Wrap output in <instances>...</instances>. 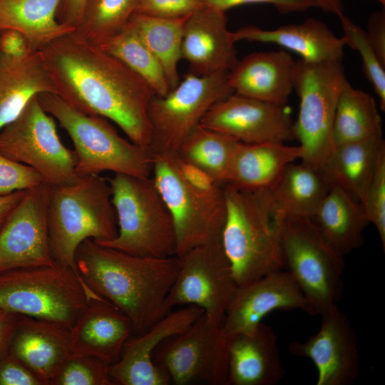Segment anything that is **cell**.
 <instances>
[{
  "instance_id": "obj_15",
  "label": "cell",
  "mask_w": 385,
  "mask_h": 385,
  "mask_svg": "<svg viewBox=\"0 0 385 385\" xmlns=\"http://www.w3.org/2000/svg\"><path fill=\"white\" fill-rule=\"evenodd\" d=\"M51 187L41 183L26 190L0 232V273L52 266L48 209Z\"/></svg>"
},
{
  "instance_id": "obj_26",
  "label": "cell",
  "mask_w": 385,
  "mask_h": 385,
  "mask_svg": "<svg viewBox=\"0 0 385 385\" xmlns=\"http://www.w3.org/2000/svg\"><path fill=\"white\" fill-rule=\"evenodd\" d=\"M42 93H56V88L40 51L21 57L0 51V130Z\"/></svg>"
},
{
  "instance_id": "obj_29",
  "label": "cell",
  "mask_w": 385,
  "mask_h": 385,
  "mask_svg": "<svg viewBox=\"0 0 385 385\" xmlns=\"http://www.w3.org/2000/svg\"><path fill=\"white\" fill-rule=\"evenodd\" d=\"M313 220L326 242L343 256L361 245L369 224L361 204L337 186H330Z\"/></svg>"
},
{
  "instance_id": "obj_25",
  "label": "cell",
  "mask_w": 385,
  "mask_h": 385,
  "mask_svg": "<svg viewBox=\"0 0 385 385\" xmlns=\"http://www.w3.org/2000/svg\"><path fill=\"white\" fill-rule=\"evenodd\" d=\"M69 328L19 314L9 351L43 383L50 385L58 368L71 351Z\"/></svg>"
},
{
  "instance_id": "obj_27",
  "label": "cell",
  "mask_w": 385,
  "mask_h": 385,
  "mask_svg": "<svg viewBox=\"0 0 385 385\" xmlns=\"http://www.w3.org/2000/svg\"><path fill=\"white\" fill-rule=\"evenodd\" d=\"M304 154L300 145L240 142L230 160L225 183L246 189L271 188L285 168L297 159L302 160Z\"/></svg>"
},
{
  "instance_id": "obj_10",
  "label": "cell",
  "mask_w": 385,
  "mask_h": 385,
  "mask_svg": "<svg viewBox=\"0 0 385 385\" xmlns=\"http://www.w3.org/2000/svg\"><path fill=\"white\" fill-rule=\"evenodd\" d=\"M0 153L34 168L51 188L79 178L73 150L61 142L53 118L43 110L37 96L0 130Z\"/></svg>"
},
{
  "instance_id": "obj_18",
  "label": "cell",
  "mask_w": 385,
  "mask_h": 385,
  "mask_svg": "<svg viewBox=\"0 0 385 385\" xmlns=\"http://www.w3.org/2000/svg\"><path fill=\"white\" fill-rule=\"evenodd\" d=\"M280 309H301L312 314L302 291L282 270L237 287L221 325L222 332L228 338L252 331L266 315Z\"/></svg>"
},
{
  "instance_id": "obj_9",
  "label": "cell",
  "mask_w": 385,
  "mask_h": 385,
  "mask_svg": "<svg viewBox=\"0 0 385 385\" xmlns=\"http://www.w3.org/2000/svg\"><path fill=\"white\" fill-rule=\"evenodd\" d=\"M347 81L342 63L295 62L293 90L299 108L293 123L294 137L304 150L302 163L320 172L334 148L337 103Z\"/></svg>"
},
{
  "instance_id": "obj_2",
  "label": "cell",
  "mask_w": 385,
  "mask_h": 385,
  "mask_svg": "<svg viewBox=\"0 0 385 385\" xmlns=\"http://www.w3.org/2000/svg\"><path fill=\"white\" fill-rule=\"evenodd\" d=\"M77 271L86 286L130 320L133 335L149 329L171 310L166 300L179 258L130 255L88 239L78 247Z\"/></svg>"
},
{
  "instance_id": "obj_36",
  "label": "cell",
  "mask_w": 385,
  "mask_h": 385,
  "mask_svg": "<svg viewBox=\"0 0 385 385\" xmlns=\"http://www.w3.org/2000/svg\"><path fill=\"white\" fill-rule=\"evenodd\" d=\"M140 0H86L75 33L100 46L118 33L135 13Z\"/></svg>"
},
{
  "instance_id": "obj_31",
  "label": "cell",
  "mask_w": 385,
  "mask_h": 385,
  "mask_svg": "<svg viewBox=\"0 0 385 385\" xmlns=\"http://www.w3.org/2000/svg\"><path fill=\"white\" fill-rule=\"evenodd\" d=\"M329 188L320 171L302 163H292L271 190L284 218L313 219Z\"/></svg>"
},
{
  "instance_id": "obj_41",
  "label": "cell",
  "mask_w": 385,
  "mask_h": 385,
  "mask_svg": "<svg viewBox=\"0 0 385 385\" xmlns=\"http://www.w3.org/2000/svg\"><path fill=\"white\" fill-rule=\"evenodd\" d=\"M205 4L201 0H140L135 13L161 18L185 17Z\"/></svg>"
},
{
  "instance_id": "obj_51",
  "label": "cell",
  "mask_w": 385,
  "mask_h": 385,
  "mask_svg": "<svg viewBox=\"0 0 385 385\" xmlns=\"http://www.w3.org/2000/svg\"><path fill=\"white\" fill-rule=\"evenodd\" d=\"M376 1H378L379 3L381 4L383 6L385 4V0H374Z\"/></svg>"
},
{
  "instance_id": "obj_17",
  "label": "cell",
  "mask_w": 385,
  "mask_h": 385,
  "mask_svg": "<svg viewBox=\"0 0 385 385\" xmlns=\"http://www.w3.org/2000/svg\"><path fill=\"white\" fill-rule=\"evenodd\" d=\"M321 317L318 332L305 342H291L288 350L313 362L317 370V385H349L359 372L356 334L338 305Z\"/></svg>"
},
{
  "instance_id": "obj_48",
  "label": "cell",
  "mask_w": 385,
  "mask_h": 385,
  "mask_svg": "<svg viewBox=\"0 0 385 385\" xmlns=\"http://www.w3.org/2000/svg\"><path fill=\"white\" fill-rule=\"evenodd\" d=\"M86 0H62L57 11V20L63 24L77 27Z\"/></svg>"
},
{
  "instance_id": "obj_44",
  "label": "cell",
  "mask_w": 385,
  "mask_h": 385,
  "mask_svg": "<svg viewBox=\"0 0 385 385\" xmlns=\"http://www.w3.org/2000/svg\"><path fill=\"white\" fill-rule=\"evenodd\" d=\"M0 385H43L9 351L0 358Z\"/></svg>"
},
{
  "instance_id": "obj_21",
  "label": "cell",
  "mask_w": 385,
  "mask_h": 385,
  "mask_svg": "<svg viewBox=\"0 0 385 385\" xmlns=\"http://www.w3.org/2000/svg\"><path fill=\"white\" fill-rule=\"evenodd\" d=\"M132 335V323L125 314L106 300L93 299L69 328L70 350L111 365Z\"/></svg>"
},
{
  "instance_id": "obj_12",
  "label": "cell",
  "mask_w": 385,
  "mask_h": 385,
  "mask_svg": "<svg viewBox=\"0 0 385 385\" xmlns=\"http://www.w3.org/2000/svg\"><path fill=\"white\" fill-rule=\"evenodd\" d=\"M174 153L153 154L151 177L173 216L176 256L180 257L197 246L221 240L225 203L224 195L210 197L187 184L176 168Z\"/></svg>"
},
{
  "instance_id": "obj_1",
  "label": "cell",
  "mask_w": 385,
  "mask_h": 385,
  "mask_svg": "<svg viewBox=\"0 0 385 385\" xmlns=\"http://www.w3.org/2000/svg\"><path fill=\"white\" fill-rule=\"evenodd\" d=\"M40 51L56 94L83 113L112 120L130 140L150 148L148 106L156 94L140 76L74 31Z\"/></svg>"
},
{
  "instance_id": "obj_49",
  "label": "cell",
  "mask_w": 385,
  "mask_h": 385,
  "mask_svg": "<svg viewBox=\"0 0 385 385\" xmlns=\"http://www.w3.org/2000/svg\"><path fill=\"white\" fill-rule=\"evenodd\" d=\"M26 190H19L0 196V232L6 224L14 208L24 195Z\"/></svg>"
},
{
  "instance_id": "obj_16",
  "label": "cell",
  "mask_w": 385,
  "mask_h": 385,
  "mask_svg": "<svg viewBox=\"0 0 385 385\" xmlns=\"http://www.w3.org/2000/svg\"><path fill=\"white\" fill-rule=\"evenodd\" d=\"M200 125L247 144L285 143L293 140V122L288 109L232 93L214 104Z\"/></svg>"
},
{
  "instance_id": "obj_50",
  "label": "cell",
  "mask_w": 385,
  "mask_h": 385,
  "mask_svg": "<svg viewBox=\"0 0 385 385\" xmlns=\"http://www.w3.org/2000/svg\"><path fill=\"white\" fill-rule=\"evenodd\" d=\"M317 7L338 17L344 14L343 0H313Z\"/></svg>"
},
{
  "instance_id": "obj_7",
  "label": "cell",
  "mask_w": 385,
  "mask_h": 385,
  "mask_svg": "<svg viewBox=\"0 0 385 385\" xmlns=\"http://www.w3.org/2000/svg\"><path fill=\"white\" fill-rule=\"evenodd\" d=\"M93 299L105 300L68 267L55 264L0 273V309L17 314L70 328Z\"/></svg>"
},
{
  "instance_id": "obj_39",
  "label": "cell",
  "mask_w": 385,
  "mask_h": 385,
  "mask_svg": "<svg viewBox=\"0 0 385 385\" xmlns=\"http://www.w3.org/2000/svg\"><path fill=\"white\" fill-rule=\"evenodd\" d=\"M369 223L377 230L385 249V149L381 153L373 177L360 202Z\"/></svg>"
},
{
  "instance_id": "obj_5",
  "label": "cell",
  "mask_w": 385,
  "mask_h": 385,
  "mask_svg": "<svg viewBox=\"0 0 385 385\" xmlns=\"http://www.w3.org/2000/svg\"><path fill=\"white\" fill-rule=\"evenodd\" d=\"M37 98L72 140L78 177L105 171L138 178L151 176L153 153L150 149L121 137L107 118L83 113L54 93H42Z\"/></svg>"
},
{
  "instance_id": "obj_47",
  "label": "cell",
  "mask_w": 385,
  "mask_h": 385,
  "mask_svg": "<svg viewBox=\"0 0 385 385\" xmlns=\"http://www.w3.org/2000/svg\"><path fill=\"white\" fill-rule=\"evenodd\" d=\"M19 318V314L0 309V358L9 350Z\"/></svg>"
},
{
  "instance_id": "obj_24",
  "label": "cell",
  "mask_w": 385,
  "mask_h": 385,
  "mask_svg": "<svg viewBox=\"0 0 385 385\" xmlns=\"http://www.w3.org/2000/svg\"><path fill=\"white\" fill-rule=\"evenodd\" d=\"M232 34L235 42L244 40L277 44L309 63H342L346 46L343 36H337L324 22L313 18L274 29L247 26Z\"/></svg>"
},
{
  "instance_id": "obj_3",
  "label": "cell",
  "mask_w": 385,
  "mask_h": 385,
  "mask_svg": "<svg viewBox=\"0 0 385 385\" xmlns=\"http://www.w3.org/2000/svg\"><path fill=\"white\" fill-rule=\"evenodd\" d=\"M225 220L221 241L237 286L283 270L280 230L284 215L271 188L222 185Z\"/></svg>"
},
{
  "instance_id": "obj_46",
  "label": "cell",
  "mask_w": 385,
  "mask_h": 385,
  "mask_svg": "<svg viewBox=\"0 0 385 385\" xmlns=\"http://www.w3.org/2000/svg\"><path fill=\"white\" fill-rule=\"evenodd\" d=\"M0 51L7 56L21 57L34 51L21 33L14 29H6L0 31Z\"/></svg>"
},
{
  "instance_id": "obj_14",
  "label": "cell",
  "mask_w": 385,
  "mask_h": 385,
  "mask_svg": "<svg viewBox=\"0 0 385 385\" xmlns=\"http://www.w3.org/2000/svg\"><path fill=\"white\" fill-rule=\"evenodd\" d=\"M178 257L180 267L167 297L168 307L195 305L222 325L238 286L221 240L197 246Z\"/></svg>"
},
{
  "instance_id": "obj_4",
  "label": "cell",
  "mask_w": 385,
  "mask_h": 385,
  "mask_svg": "<svg viewBox=\"0 0 385 385\" xmlns=\"http://www.w3.org/2000/svg\"><path fill=\"white\" fill-rule=\"evenodd\" d=\"M49 244L56 264L78 274L75 255L91 239L103 242L118 235V222L108 178L79 177L73 183L51 189L48 209Z\"/></svg>"
},
{
  "instance_id": "obj_28",
  "label": "cell",
  "mask_w": 385,
  "mask_h": 385,
  "mask_svg": "<svg viewBox=\"0 0 385 385\" xmlns=\"http://www.w3.org/2000/svg\"><path fill=\"white\" fill-rule=\"evenodd\" d=\"M384 149L382 135L335 146L321 173L330 186L341 188L360 203Z\"/></svg>"
},
{
  "instance_id": "obj_37",
  "label": "cell",
  "mask_w": 385,
  "mask_h": 385,
  "mask_svg": "<svg viewBox=\"0 0 385 385\" xmlns=\"http://www.w3.org/2000/svg\"><path fill=\"white\" fill-rule=\"evenodd\" d=\"M345 44L357 51L361 58L363 70L377 95L380 108L385 111V65L370 44L366 31L344 14L339 17Z\"/></svg>"
},
{
  "instance_id": "obj_13",
  "label": "cell",
  "mask_w": 385,
  "mask_h": 385,
  "mask_svg": "<svg viewBox=\"0 0 385 385\" xmlns=\"http://www.w3.org/2000/svg\"><path fill=\"white\" fill-rule=\"evenodd\" d=\"M153 359L175 385H227V338L203 313L186 330L160 343Z\"/></svg>"
},
{
  "instance_id": "obj_11",
  "label": "cell",
  "mask_w": 385,
  "mask_h": 385,
  "mask_svg": "<svg viewBox=\"0 0 385 385\" xmlns=\"http://www.w3.org/2000/svg\"><path fill=\"white\" fill-rule=\"evenodd\" d=\"M228 72L197 76L188 72L167 95H155L148 106L153 154L176 152L210 108L234 92Z\"/></svg>"
},
{
  "instance_id": "obj_35",
  "label": "cell",
  "mask_w": 385,
  "mask_h": 385,
  "mask_svg": "<svg viewBox=\"0 0 385 385\" xmlns=\"http://www.w3.org/2000/svg\"><path fill=\"white\" fill-rule=\"evenodd\" d=\"M99 46L140 76L157 96H164L170 91L160 63L128 22Z\"/></svg>"
},
{
  "instance_id": "obj_43",
  "label": "cell",
  "mask_w": 385,
  "mask_h": 385,
  "mask_svg": "<svg viewBox=\"0 0 385 385\" xmlns=\"http://www.w3.org/2000/svg\"><path fill=\"white\" fill-rule=\"evenodd\" d=\"M207 6L225 12L227 10L246 4H271L279 12L304 11L317 7L313 0H201Z\"/></svg>"
},
{
  "instance_id": "obj_40",
  "label": "cell",
  "mask_w": 385,
  "mask_h": 385,
  "mask_svg": "<svg viewBox=\"0 0 385 385\" xmlns=\"http://www.w3.org/2000/svg\"><path fill=\"white\" fill-rule=\"evenodd\" d=\"M43 183L34 168L0 153V196L26 190Z\"/></svg>"
},
{
  "instance_id": "obj_23",
  "label": "cell",
  "mask_w": 385,
  "mask_h": 385,
  "mask_svg": "<svg viewBox=\"0 0 385 385\" xmlns=\"http://www.w3.org/2000/svg\"><path fill=\"white\" fill-rule=\"evenodd\" d=\"M295 62L283 50L252 53L228 71L227 81L234 93L285 106L293 91Z\"/></svg>"
},
{
  "instance_id": "obj_30",
  "label": "cell",
  "mask_w": 385,
  "mask_h": 385,
  "mask_svg": "<svg viewBox=\"0 0 385 385\" xmlns=\"http://www.w3.org/2000/svg\"><path fill=\"white\" fill-rule=\"evenodd\" d=\"M62 0H0V31L14 29L27 39L32 51L75 31L57 20Z\"/></svg>"
},
{
  "instance_id": "obj_42",
  "label": "cell",
  "mask_w": 385,
  "mask_h": 385,
  "mask_svg": "<svg viewBox=\"0 0 385 385\" xmlns=\"http://www.w3.org/2000/svg\"><path fill=\"white\" fill-rule=\"evenodd\" d=\"M176 168L182 178L195 190L206 195L223 196L222 185L198 166L181 158L174 153Z\"/></svg>"
},
{
  "instance_id": "obj_8",
  "label": "cell",
  "mask_w": 385,
  "mask_h": 385,
  "mask_svg": "<svg viewBox=\"0 0 385 385\" xmlns=\"http://www.w3.org/2000/svg\"><path fill=\"white\" fill-rule=\"evenodd\" d=\"M280 247L283 269L302 291L312 314L321 316L337 305L343 292L344 256L326 242L314 220L285 217Z\"/></svg>"
},
{
  "instance_id": "obj_33",
  "label": "cell",
  "mask_w": 385,
  "mask_h": 385,
  "mask_svg": "<svg viewBox=\"0 0 385 385\" xmlns=\"http://www.w3.org/2000/svg\"><path fill=\"white\" fill-rule=\"evenodd\" d=\"M187 16L161 18L134 13L128 21L160 63L170 90L180 82L178 63Z\"/></svg>"
},
{
  "instance_id": "obj_19",
  "label": "cell",
  "mask_w": 385,
  "mask_h": 385,
  "mask_svg": "<svg viewBox=\"0 0 385 385\" xmlns=\"http://www.w3.org/2000/svg\"><path fill=\"white\" fill-rule=\"evenodd\" d=\"M204 311L190 304L170 311L149 329L131 336L125 343L119 359L109 365L108 374L115 385H168L167 374L153 361L161 342L186 330Z\"/></svg>"
},
{
  "instance_id": "obj_6",
  "label": "cell",
  "mask_w": 385,
  "mask_h": 385,
  "mask_svg": "<svg viewBox=\"0 0 385 385\" xmlns=\"http://www.w3.org/2000/svg\"><path fill=\"white\" fill-rule=\"evenodd\" d=\"M108 181L118 235L111 240L97 243L141 257L176 255L173 218L153 178L115 173Z\"/></svg>"
},
{
  "instance_id": "obj_34",
  "label": "cell",
  "mask_w": 385,
  "mask_h": 385,
  "mask_svg": "<svg viewBox=\"0 0 385 385\" xmlns=\"http://www.w3.org/2000/svg\"><path fill=\"white\" fill-rule=\"evenodd\" d=\"M239 143L230 135L199 125L176 153L225 184L230 160Z\"/></svg>"
},
{
  "instance_id": "obj_38",
  "label": "cell",
  "mask_w": 385,
  "mask_h": 385,
  "mask_svg": "<svg viewBox=\"0 0 385 385\" xmlns=\"http://www.w3.org/2000/svg\"><path fill=\"white\" fill-rule=\"evenodd\" d=\"M109 364L70 351L58 368L50 385H115Z\"/></svg>"
},
{
  "instance_id": "obj_20",
  "label": "cell",
  "mask_w": 385,
  "mask_h": 385,
  "mask_svg": "<svg viewBox=\"0 0 385 385\" xmlns=\"http://www.w3.org/2000/svg\"><path fill=\"white\" fill-rule=\"evenodd\" d=\"M235 43L225 12L205 5L185 19L182 59L195 75L228 72L239 60Z\"/></svg>"
},
{
  "instance_id": "obj_45",
  "label": "cell",
  "mask_w": 385,
  "mask_h": 385,
  "mask_svg": "<svg viewBox=\"0 0 385 385\" xmlns=\"http://www.w3.org/2000/svg\"><path fill=\"white\" fill-rule=\"evenodd\" d=\"M367 38L381 61L385 65V13L376 11L371 14L366 31Z\"/></svg>"
},
{
  "instance_id": "obj_32",
  "label": "cell",
  "mask_w": 385,
  "mask_h": 385,
  "mask_svg": "<svg viewBox=\"0 0 385 385\" xmlns=\"http://www.w3.org/2000/svg\"><path fill=\"white\" fill-rule=\"evenodd\" d=\"M382 135V121L373 96L349 81L339 96L332 126L335 146Z\"/></svg>"
},
{
  "instance_id": "obj_22",
  "label": "cell",
  "mask_w": 385,
  "mask_h": 385,
  "mask_svg": "<svg viewBox=\"0 0 385 385\" xmlns=\"http://www.w3.org/2000/svg\"><path fill=\"white\" fill-rule=\"evenodd\" d=\"M227 385H274L284 376L274 331L264 322L227 338Z\"/></svg>"
}]
</instances>
